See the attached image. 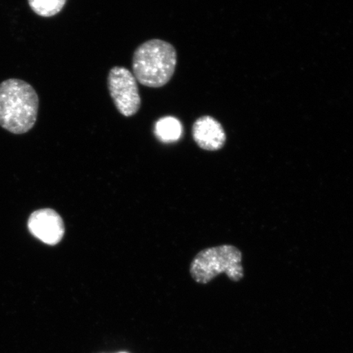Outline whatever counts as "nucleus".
Segmentation results:
<instances>
[{
    "mask_svg": "<svg viewBox=\"0 0 353 353\" xmlns=\"http://www.w3.org/2000/svg\"><path fill=\"white\" fill-rule=\"evenodd\" d=\"M110 97L117 110L126 117L134 116L141 108L138 82L134 74L123 66H114L108 79Z\"/></svg>",
    "mask_w": 353,
    "mask_h": 353,
    "instance_id": "20e7f679",
    "label": "nucleus"
},
{
    "mask_svg": "<svg viewBox=\"0 0 353 353\" xmlns=\"http://www.w3.org/2000/svg\"><path fill=\"white\" fill-rule=\"evenodd\" d=\"M120 353H127V352H120Z\"/></svg>",
    "mask_w": 353,
    "mask_h": 353,
    "instance_id": "1a4fd4ad",
    "label": "nucleus"
},
{
    "mask_svg": "<svg viewBox=\"0 0 353 353\" xmlns=\"http://www.w3.org/2000/svg\"><path fill=\"white\" fill-rule=\"evenodd\" d=\"M30 233L48 245H56L63 239L65 226L63 219L54 210L34 212L28 220Z\"/></svg>",
    "mask_w": 353,
    "mask_h": 353,
    "instance_id": "39448f33",
    "label": "nucleus"
},
{
    "mask_svg": "<svg viewBox=\"0 0 353 353\" xmlns=\"http://www.w3.org/2000/svg\"><path fill=\"white\" fill-rule=\"evenodd\" d=\"M192 136L199 147L206 151H218L226 142L222 125L211 117H202L194 123Z\"/></svg>",
    "mask_w": 353,
    "mask_h": 353,
    "instance_id": "423d86ee",
    "label": "nucleus"
},
{
    "mask_svg": "<svg viewBox=\"0 0 353 353\" xmlns=\"http://www.w3.org/2000/svg\"><path fill=\"white\" fill-rule=\"evenodd\" d=\"M176 57L171 43L162 39H150L137 48L132 56V74L144 86H165L174 76Z\"/></svg>",
    "mask_w": 353,
    "mask_h": 353,
    "instance_id": "f03ea898",
    "label": "nucleus"
},
{
    "mask_svg": "<svg viewBox=\"0 0 353 353\" xmlns=\"http://www.w3.org/2000/svg\"><path fill=\"white\" fill-rule=\"evenodd\" d=\"M182 123L173 117H163L154 125V134L162 143H175L182 138Z\"/></svg>",
    "mask_w": 353,
    "mask_h": 353,
    "instance_id": "0eeeda50",
    "label": "nucleus"
},
{
    "mask_svg": "<svg viewBox=\"0 0 353 353\" xmlns=\"http://www.w3.org/2000/svg\"><path fill=\"white\" fill-rule=\"evenodd\" d=\"M28 3L37 15L51 17L63 10L66 0H28Z\"/></svg>",
    "mask_w": 353,
    "mask_h": 353,
    "instance_id": "6e6552de",
    "label": "nucleus"
},
{
    "mask_svg": "<svg viewBox=\"0 0 353 353\" xmlns=\"http://www.w3.org/2000/svg\"><path fill=\"white\" fill-rule=\"evenodd\" d=\"M39 97L33 87L21 79L0 83V126L15 134L28 132L37 121Z\"/></svg>",
    "mask_w": 353,
    "mask_h": 353,
    "instance_id": "f257e3e1",
    "label": "nucleus"
},
{
    "mask_svg": "<svg viewBox=\"0 0 353 353\" xmlns=\"http://www.w3.org/2000/svg\"><path fill=\"white\" fill-rule=\"evenodd\" d=\"M242 254L235 246L224 245L201 251L193 259L190 272L199 284H208L221 273L238 281L244 276Z\"/></svg>",
    "mask_w": 353,
    "mask_h": 353,
    "instance_id": "7ed1b4c3",
    "label": "nucleus"
}]
</instances>
